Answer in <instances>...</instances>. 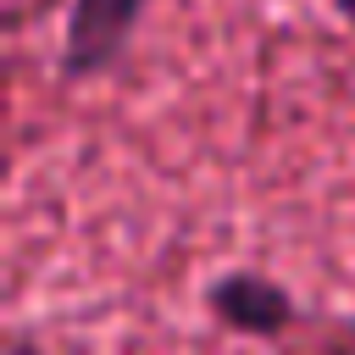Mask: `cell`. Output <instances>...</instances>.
I'll return each mask as SVG.
<instances>
[{
    "mask_svg": "<svg viewBox=\"0 0 355 355\" xmlns=\"http://www.w3.org/2000/svg\"><path fill=\"white\" fill-rule=\"evenodd\" d=\"M338 11H344V17H349V22H355V0H338Z\"/></svg>",
    "mask_w": 355,
    "mask_h": 355,
    "instance_id": "obj_4",
    "label": "cell"
},
{
    "mask_svg": "<svg viewBox=\"0 0 355 355\" xmlns=\"http://www.w3.org/2000/svg\"><path fill=\"white\" fill-rule=\"evenodd\" d=\"M144 6H150V0H72L67 33H61V72H67V78H94V72H105V67L128 50Z\"/></svg>",
    "mask_w": 355,
    "mask_h": 355,
    "instance_id": "obj_1",
    "label": "cell"
},
{
    "mask_svg": "<svg viewBox=\"0 0 355 355\" xmlns=\"http://www.w3.org/2000/svg\"><path fill=\"white\" fill-rule=\"evenodd\" d=\"M349 349H355V322H349Z\"/></svg>",
    "mask_w": 355,
    "mask_h": 355,
    "instance_id": "obj_5",
    "label": "cell"
},
{
    "mask_svg": "<svg viewBox=\"0 0 355 355\" xmlns=\"http://www.w3.org/2000/svg\"><path fill=\"white\" fill-rule=\"evenodd\" d=\"M11 355H33V344L28 338H11Z\"/></svg>",
    "mask_w": 355,
    "mask_h": 355,
    "instance_id": "obj_3",
    "label": "cell"
},
{
    "mask_svg": "<svg viewBox=\"0 0 355 355\" xmlns=\"http://www.w3.org/2000/svg\"><path fill=\"white\" fill-rule=\"evenodd\" d=\"M205 300H211L216 322H227L233 333H250V338H272V333H283L300 316L294 311V294L283 283L261 277V272H227V277L211 283Z\"/></svg>",
    "mask_w": 355,
    "mask_h": 355,
    "instance_id": "obj_2",
    "label": "cell"
}]
</instances>
